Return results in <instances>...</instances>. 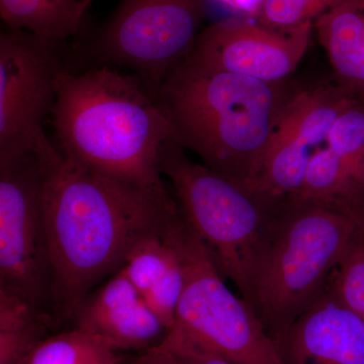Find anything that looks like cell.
<instances>
[{"instance_id":"cell-15","label":"cell","mask_w":364,"mask_h":364,"mask_svg":"<svg viewBox=\"0 0 364 364\" xmlns=\"http://www.w3.org/2000/svg\"><path fill=\"white\" fill-rule=\"evenodd\" d=\"M334 81L364 102V0H346L314 23Z\"/></svg>"},{"instance_id":"cell-3","label":"cell","mask_w":364,"mask_h":364,"mask_svg":"<svg viewBox=\"0 0 364 364\" xmlns=\"http://www.w3.org/2000/svg\"><path fill=\"white\" fill-rule=\"evenodd\" d=\"M173 141L208 168L250 188L282 109L294 91L186 59L160 87Z\"/></svg>"},{"instance_id":"cell-16","label":"cell","mask_w":364,"mask_h":364,"mask_svg":"<svg viewBox=\"0 0 364 364\" xmlns=\"http://www.w3.org/2000/svg\"><path fill=\"white\" fill-rule=\"evenodd\" d=\"M0 16L7 28L60 43L78 39L88 30L81 0H0Z\"/></svg>"},{"instance_id":"cell-13","label":"cell","mask_w":364,"mask_h":364,"mask_svg":"<svg viewBox=\"0 0 364 364\" xmlns=\"http://www.w3.org/2000/svg\"><path fill=\"white\" fill-rule=\"evenodd\" d=\"M73 327L119 351H146L161 344L167 329L123 270L88 294L74 314Z\"/></svg>"},{"instance_id":"cell-21","label":"cell","mask_w":364,"mask_h":364,"mask_svg":"<svg viewBox=\"0 0 364 364\" xmlns=\"http://www.w3.org/2000/svg\"><path fill=\"white\" fill-rule=\"evenodd\" d=\"M159 346L171 352L181 364H237L217 354L189 348V347H165L162 345Z\"/></svg>"},{"instance_id":"cell-18","label":"cell","mask_w":364,"mask_h":364,"mask_svg":"<svg viewBox=\"0 0 364 364\" xmlns=\"http://www.w3.org/2000/svg\"><path fill=\"white\" fill-rule=\"evenodd\" d=\"M122 351L105 340L72 327L44 340L18 364H122Z\"/></svg>"},{"instance_id":"cell-1","label":"cell","mask_w":364,"mask_h":364,"mask_svg":"<svg viewBox=\"0 0 364 364\" xmlns=\"http://www.w3.org/2000/svg\"><path fill=\"white\" fill-rule=\"evenodd\" d=\"M37 153L51 263L49 314L58 329L144 238L161 233L178 205L166 188H141L97 173L52 143Z\"/></svg>"},{"instance_id":"cell-23","label":"cell","mask_w":364,"mask_h":364,"mask_svg":"<svg viewBox=\"0 0 364 364\" xmlns=\"http://www.w3.org/2000/svg\"><path fill=\"white\" fill-rule=\"evenodd\" d=\"M133 364H181V363L171 352L157 346L142 352Z\"/></svg>"},{"instance_id":"cell-5","label":"cell","mask_w":364,"mask_h":364,"mask_svg":"<svg viewBox=\"0 0 364 364\" xmlns=\"http://www.w3.org/2000/svg\"><path fill=\"white\" fill-rule=\"evenodd\" d=\"M159 168L181 215L225 279L253 309L254 279L280 203L191 160L173 140L163 144Z\"/></svg>"},{"instance_id":"cell-19","label":"cell","mask_w":364,"mask_h":364,"mask_svg":"<svg viewBox=\"0 0 364 364\" xmlns=\"http://www.w3.org/2000/svg\"><path fill=\"white\" fill-rule=\"evenodd\" d=\"M326 289L364 322V239L360 231L333 272Z\"/></svg>"},{"instance_id":"cell-10","label":"cell","mask_w":364,"mask_h":364,"mask_svg":"<svg viewBox=\"0 0 364 364\" xmlns=\"http://www.w3.org/2000/svg\"><path fill=\"white\" fill-rule=\"evenodd\" d=\"M358 100L335 81L294 90L250 188L273 202L298 195L311 160L326 145L335 121Z\"/></svg>"},{"instance_id":"cell-14","label":"cell","mask_w":364,"mask_h":364,"mask_svg":"<svg viewBox=\"0 0 364 364\" xmlns=\"http://www.w3.org/2000/svg\"><path fill=\"white\" fill-rule=\"evenodd\" d=\"M119 270H123L168 332L176 322L183 272L178 252L165 229L144 238Z\"/></svg>"},{"instance_id":"cell-22","label":"cell","mask_w":364,"mask_h":364,"mask_svg":"<svg viewBox=\"0 0 364 364\" xmlns=\"http://www.w3.org/2000/svg\"><path fill=\"white\" fill-rule=\"evenodd\" d=\"M222 6L231 11L233 16L256 18L259 14L263 0H215Z\"/></svg>"},{"instance_id":"cell-20","label":"cell","mask_w":364,"mask_h":364,"mask_svg":"<svg viewBox=\"0 0 364 364\" xmlns=\"http://www.w3.org/2000/svg\"><path fill=\"white\" fill-rule=\"evenodd\" d=\"M346 0H263L260 23L272 26H296L315 23L317 18Z\"/></svg>"},{"instance_id":"cell-17","label":"cell","mask_w":364,"mask_h":364,"mask_svg":"<svg viewBox=\"0 0 364 364\" xmlns=\"http://www.w3.org/2000/svg\"><path fill=\"white\" fill-rule=\"evenodd\" d=\"M54 330L47 313L0 289V364H18Z\"/></svg>"},{"instance_id":"cell-4","label":"cell","mask_w":364,"mask_h":364,"mask_svg":"<svg viewBox=\"0 0 364 364\" xmlns=\"http://www.w3.org/2000/svg\"><path fill=\"white\" fill-rule=\"evenodd\" d=\"M358 234V221L341 210L280 203L254 279L253 310L272 340L325 291Z\"/></svg>"},{"instance_id":"cell-8","label":"cell","mask_w":364,"mask_h":364,"mask_svg":"<svg viewBox=\"0 0 364 364\" xmlns=\"http://www.w3.org/2000/svg\"><path fill=\"white\" fill-rule=\"evenodd\" d=\"M35 33H0V161L37 151L49 142L44 122L52 116L63 45Z\"/></svg>"},{"instance_id":"cell-6","label":"cell","mask_w":364,"mask_h":364,"mask_svg":"<svg viewBox=\"0 0 364 364\" xmlns=\"http://www.w3.org/2000/svg\"><path fill=\"white\" fill-rule=\"evenodd\" d=\"M165 234L181 261L183 287L176 322L162 346L189 347L237 364H284L252 308L225 284V277L181 210Z\"/></svg>"},{"instance_id":"cell-24","label":"cell","mask_w":364,"mask_h":364,"mask_svg":"<svg viewBox=\"0 0 364 364\" xmlns=\"http://www.w3.org/2000/svg\"><path fill=\"white\" fill-rule=\"evenodd\" d=\"M354 219H355L356 221H358L359 231H360L361 236H363V238L364 239V213H361V214L356 215V217L354 218Z\"/></svg>"},{"instance_id":"cell-7","label":"cell","mask_w":364,"mask_h":364,"mask_svg":"<svg viewBox=\"0 0 364 364\" xmlns=\"http://www.w3.org/2000/svg\"><path fill=\"white\" fill-rule=\"evenodd\" d=\"M205 11L207 0H121L72 51L91 63L88 68L127 70L160 88L193 51Z\"/></svg>"},{"instance_id":"cell-11","label":"cell","mask_w":364,"mask_h":364,"mask_svg":"<svg viewBox=\"0 0 364 364\" xmlns=\"http://www.w3.org/2000/svg\"><path fill=\"white\" fill-rule=\"evenodd\" d=\"M313 31V23L282 28L231 16L203 28L186 59L267 82L286 81L305 56Z\"/></svg>"},{"instance_id":"cell-9","label":"cell","mask_w":364,"mask_h":364,"mask_svg":"<svg viewBox=\"0 0 364 364\" xmlns=\"http://www.w3.org/2000/svg\"><path fill=\"white\" fill-rule=\"evenodd\" d=\"M43 189L37 152L0 161V289L50 316L51 263Z\"/></svg>"},{"instance_id":"cell-12","label":"cell","mask_w":364,"mask_h":364,"mask_svg":"<svg viewBox=\"0 0 364 364\" xmlns=\"http://www.w3.org/2000/svg\"><path fill=\"white\" fill-rule=\"evenodd\" d=\"M284 364H364V322L327 289L273 339Z\"/></svg>"},{"instance_id":"cell-25","label":"cell","mask_w":364,"mask_h":364,"mask_svg":"<svg viewBox=\"0 0 364 364\" xmlns=\"http://www.w3.org/2000/svg\"><path fill=\"white\" fill-rule=\"evenodd\" d=\"M93 0H81V7H82L83 13L87 14L88 9L92 4Z\"/></svg>"},{"instance_id":"cell-2","label":"cell","mask_w":364,"mask_h":364,"mask_svg":"<svg viewBox=\"0 0 364 364\" xmlns=\"http://www.w3.org/2000/svg\"><path fill=\"white\" fill-rule=\"evenodd\" d=\"M160 88L107 66L61 74L52 121L64 156L81 166L141 188H165L163 144L173 129Z\"/></svg>"}]
</instances>
